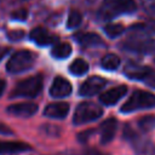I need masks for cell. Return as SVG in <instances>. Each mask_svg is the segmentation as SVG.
<instances>
[{"label": "cell", "mask_w": 155, "mask_h": 155, "mask_svg": "<svg viewBox=\"0 0 155 155\" xmlns=\"http://www.w3.org/2000/svg\"><path fill=\"white\" fill-rule=\"evenodd\" d=\"M154 34L155 30L153 29V27L148 24H134L128 29V34L122 46L124 48L132 52L147 53L153 47Z\"/></svg>", "instance_id": "obj_1"}, {"label": "cell", "mask_w": 155, "mask_h": 155, "mask_svg": "<svg viewBox=\"0 0 155 155\" xmlns=\"http://www.w3.org/2000/svg\"><path fill=\"white\" fill-rule=\"evenodd\" d=\"M136 8L137 5L133 0H103L98 16L104 21H109L120 15L134 12Z\"/></svg>", "instance_id": "obj_2"}, {"label": "cell", "mask_w": 155, "mask_h": 155, "mask_svg": "<svg viewBox=\"0 0 155 155\" xmlns=\"http://www.w3.org/2000/svg\"><path fill=\"white\" fill-rule=\"evenodd\" d=\"M124 137L131 144L136 155H155V144L149 138L139 134L130 126H125Z\"/></svg>", "instance_id": "obj_3"}, {"label": "cell", "mask_w": 155, "mask_h": 155, "mask_svg": "<svg viewBox=\"0 0 155 155\" xmlns=\"http://www.w3.org/2000/svg\"><path fill=\"white\" fill-rule=\"evenodd\" d=\"M44 85V79L41 74L29 76L24 80H21L16 87L12 90L11 98L13 97H24V98H34L40 94Z\"/></svg>", "instance_id": "obj_4"}, {"label": "cell", "mask_w": 155, "mask_h": 155, "mask_svg": "<svg viewBox=\"0 0 155 155\" xmlns=\"http://www.w3.org/2000/svg\"><path fill=\"white\" fill-rule=\"evenodd\" d=\"M155 108V94L148 91H134L131 97L122 104V113H132L139 109H150Z\"/></svg>", "instance_id": "obj_5"}, {"label": "cell", "mask_w": 155, "mask_h": 155, "mask_svg": "<svg viewBox=\"0 0 155 155\" xmlns=\"http://www.w3.org/2000/svg\"><path fill=\"white\" fill-rule=\"evenodd\" d=\"M35 63V54L29 50H19L15 52L7 61L6 69L11 74H19L33 68Z\"/></svg>", "instance_id": "obj_6"}, {"label": "cell", "mask_w": 155, "mask_h": 155, "mask_svg": "<svg viewBox=\"0 0 155 155\" xmlns=\"http://www.w3.org/2000/svg\"><path fill=\"white\" fill-rule=\"evenodd\" d=\"M102 115H103V109L99 104L94 102H82L76 107L73 121L75 125H82L98 120Z\"/></svg>", "instance_id": "obj_7"}, {"label": "cell", "mask_w": 155, "mask_h": 155, "mask_svg": "<svg viewBox=\"0 0 155 155\" xmlns=\"http://www.w3.org/2000/svg\"><path fill=\"white\" fill-rule=\"evenodd\" d=\"M107 85V80L101 76H91L82 82L79 88V94L82 97H91L101 92Z\"/></svg>", "instance_id": "obj_8"}, {"label": "cell", "mask_w": 155, "mask_h": 155, "mask_svg": "<svg viewBox=\"0 0 155 155\" xmlns=\"http://www.w3.org/2000/svg\"><path fill=\"white\" fill-rule=\"evenodd\" d=\"M38 108H39L38 104L34 102H22V103H15L8 105L6 111L18 117H29L38 111Z\"/></svg>", "instance_id": "obj_9"}, {"label": "cell", "mask_w": 155, "mask_h": 155, "mask_svg": "<svg viewBox=\"0 0 155 155\" xmlns=\"http://www.w3.org/2000/svg\"><path fill=\"white\" fill-rule=\"evenodd\" d=\"M71 84L67 79L62 76H56L50 87V96L53 98H64L68 97L71 93Z\"/></svg>", "instance_id": "obj_10"}, {"label": "cell", "mask_w": 155, "mask_h": 155, "mask_svg": "<svg viewBox=\"0 0 155 155\" xmlns=\"http://www.w3.org/2000/svg\"><path fill=\"white\" fill-rule=\"evenodd\" d=\"M151 71L153 69H150L149 67L140 65L134 62H128L124 68V73L127 78L134 80H143V81H145V79L150 75Z\"/></svg>", "instance_id": "obj_11"}, {"label": "cell", "mask_w": 155, "mask_h": 155, "mask_svg": "<svg viewBox=\"0 0 155 155\" xmlns=\"http://www.w3.org/2000/svg\"><path fill=\"white\" fill-rule=\"evenodd\" d=\"M69 104L67 102H54L44 109V115L50 119H64L69 114Z\"/></svg>", "instance_id": "obj_12"}, {"label": "cell", "mask_w": 155, "mask_h": 155, "mask_svg": "<svg viewBox=\"0 0 155 155\" xmlns=\"http://www.w3.org/2000/svg\"><path fill=\"white\" fill-rule=\"evenodd\" d=\"M30 39L38 44L39 46H47V45H51V44H54L58 38L53 34H51L47 29L42 28V27H38V28H34L31 31H30Z\"/></svg>", "instance_id": "obj_13"}, {"label": "cell", "mask_w": 155, "mask_h": 155, "mask_svg": "<svg viewBox=\"0 0 155 155\" xmlns=\"http://www.w3.org/2000/svg\"><path fill=\"white\" fill-rule=\"evenodd\" d=\"M127 92V86L125 85H120V86H115L105 92H103L99 96V101L105 104V105H114L117 103L119 99H121Z\"/></svg>", "instance_id": "obj_14"}, {"label": "cell", "mask_w": 155, "mask_h": 155, "mask_svg": "<svg viewBox=\"0 0 155 155\" xmlns=\"http://www.w3.org/2000/svg\"><path fill=\"white\" fill-rule=\"evenodd\" d=\"M117 130V120L115 117H109L105 121L102 122L101 125V143L102 144H108L110 143Z\"/></svg>", "instance_id": "obj_15"}, {"label": "cell", "mask_w": 155, "mask_h": 155, "mask_svg": "<svg viewBox=\"0 0 155 155\" xmlns=\"http://www.w3.org/2000/svg\"><path fill=\"white\" fill-rule=\"evenodd\" d=\"M75 40L85 47H94L103 44L102 38L96 33H78L75 35Z\"/></svg>", "instance_id": "obj_16"}, {"label": "cell", "mask_w": 155, "mask_h": 155, "mask_svg": "<svg viewBox=\"0 0 155 155\" xmlns=\"http://www.w3.org/2000/svg\"><path fill=\"white\" fill-rule=\"evenodd\" d=\"M30 149L31 147L23 142H0V154H15Z\"/></svg>", "instance_id": "obj_17"}, {"label": "cell", "mask_w": 155, "mask_h": 155, "mask_svg": "<svg viewBox=\"0 0 155 155\" xmlns=\"http://www.w3.org/2000/svg\"><path fill=\"white\" fill-rule=\"evenodd\" d=\"M52 56L54 58H58V59H63V58H67L70 56L71 53V46L68 44V42H59V44H56L53 47H52V51H51Z\"/></svg>", "instance_id": "obj_18"}, {"label": "cell", "mask_w": 155, "mask_h": 155, "mask_svg": "<svg viewBox=\"0 0 155 155\" xmlns=\"http://www.w3.org/2000/svg\"><path fill=\"white\" fill-rule=\"evenodd\" d=\"M69 71L76 76L84 75L88 71V64L86 61L81 59V58H76L73 61V63L69 65Z\"/></svg>", "instance_id": "obj_19"}, {"label": "cell", "mask_w": 155, "mask_h": 155, "mask_svg": "<svg viewBox=\"0 0 155 155\" xmlns=\"http://www.w3.org/2000/svg\"><path fill=\"white\" fill-rule=\"evenodd\" d=\"M101 64L105 70H115L120 65V58L114 53H108L102 58Z\"/></svg>", "instance_id": "obj_20"}, {"label": "cell", "mask_w": 155, "mask_h": 155, "mask_svg": "<svg viewBox=\"0 0 155 155\" xmlns=\"http://www.w3.org/2000/svg\"><path fill=\"white\" fill-rule=\"evenodd\" d=\"M124 31H125V27L120 23H109L104 27V33L111 39L119 38L121 34H124Z\"/></svg>", "instance_id": "obj_21"}, {"label": "cell", "mask_w": 155, "mask_h": 155, "mask_svg": "<svg viewBox=\"0 0 155 155\" xmlns=\"http://www.w3.org/2000/svg\"><path fill=\"white\" fill-rule=\"evenodd\" d=\"M138 127L142 132L147 133L155 128V115H145L138 120Z\"/></svg>", "instance_id": "obj_22"}, {"label": "cell", "mask_w": 155, "mask_h": 155, "mask_svg": "<svg viewBox=\"0 0 155 155\" xmlns=\"http://www.w3.org/2000/svg\"><path fill=\"white\" fill-rule=\"evenodd\" d=\"M82 21V15L78 11V10H71L69 12V16H68V21H67V25L68 28H76L80 25Z\"/></svg>", "instance_id": "obj_23"}, {"label": "cell", "mask_w": 155, "mask_h": 155, "mask_svg": "<svg viewBox=\"0 0 155 155\" xmlns=\"http://www.w3.org/2000/svg\"><path fill=\"white\" fill-rule=\"evenodd\" d=\"M140 5L147 13L155 16V0H140Z\"/></svg>", "instance_id": "obj_24"}, {"label": "cell", "mask_w": 155, "mask_h": 155, "mask_svg": "<svg viewBox=\"0 0 155 155\" xmlns=\"http://www.w3.org/2000/svg\"><path fill=\"white\" fill-rule=\"evenodd\" d=\"M27 15H28V11L25 8H18L12 12V18L17 21H24L27 18Z\"/></svg>", "instance_id": "obj_25"}, {"label": "cell", "mask_w": 155, "mask_h": 155, "mask_svg": "<svg viewBox=\"0 0 155 155\" xmlns=\"http://www.w3.org/2000/svg\"><path fill=\"white\" fill-rule=\"evenodd\" d=\"M7 36H8L10 40L17 41V40H21L24 36V31L23 30H11V31H8Z\"/></svg>", "instance_id": "obj_26"}, {"label": "cell", "mask_w": 155, "mask_h": 155, "mask_svg": "<svg viewBox=\"0 0 155 155\" xmlns=\"http://www.w3.org/2000/svg\"><path fill=\"white\" fill-rule=\"evenodd\" d=\"M0 133H1V134H6V136L13 134L12 130H11L7 125H5V124H2V122H0Z\"/></svg>", "instance_id": "obj_27"}, {"label": "cell", "mask_w": 155, "mask_h": 155, "mask_svg": "<svg viewBox=\"0 0 155 155\" xmlns=\"http://www.w3.org/2000/svg\"><path fill=\"white\" fill-rule=\"evenodd\" d=\"M145 84L155 88V71H154V70H153V71L150 73V75L145 79Z\"/></svg>", "instance_id": "obj_28"}, {"label": "cell", "mask_w": 155, "mask_h": 155, "mask_svg": "<svg viewBox=\"0 0 155 155\" xmlns=\"http://www.w3.org/2000/svg\"><path fill=\"white\" fill-rule=\"evenodd\" d=\"M85 155H105V154H104V153H101V151L97 150V149H90V150L86 151Z\"/></svg>", "instance_id": "obj_29"}, {"label": "cell", "mask_w": 155, "mask_h": 155, "mask_svg": "<svg viewBox=\"0 0 155 155\" xmlns=\"http://www.w3.org/2000/svg\"><path fill=\"white\" fill-rule=\"evenodd\" d=\"M5 88H6V82H5V80L0 79V97H1L2 93L5 92Z\"/></svg>", "instance_id": "obj_30"}, {"label": "cell", "mask_w": 155, "mask_h": 155, "mask_svg": "<svg viewBox=\"0 0 155 155\" xmlns=\"http://www.w3.org/2000/svg\"><path fill=\"white\" fill-rule=\"evenodd\" d=\"M6 52H8V48H0V61L4 58V56L6 54Z\"/></svg>", "instance_id": "obj_31"}, {"label": "cell", "mask_w": 155, "mask_h": 155, "mask_svg": "<svg viewBox=\"0 0 155 155\" xmlns=\"http://www.w3.org/2000/svg\"><path fill=\"white\" fill-rule=\"evenodd\" d=\"M154 61H155V57H154Z\"/></svg>", "instance_id": "obj_32"}, {"label": "cell", "mask_w": 155, "mask_h": 155, "mask_svg": "<svg viewBox=\"0 0 155 155\" xmlns=\"http://www.w3.org/2000/svg\"><path fill=\"white\" fill-rule=\"evenodd\" d=\"M23 1H24V0H23Z\"/></svg>", "instance_id": "obj_33"}]
</instances>
